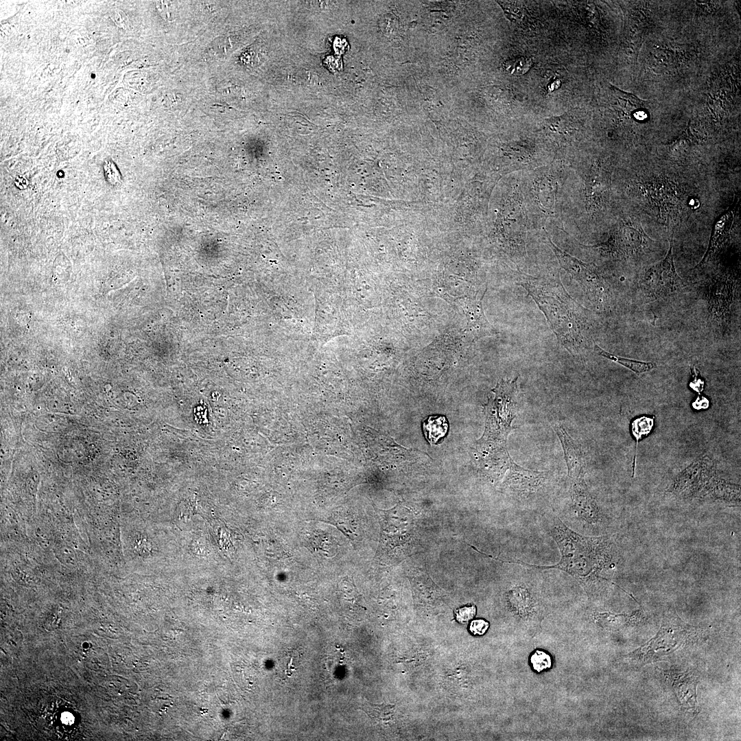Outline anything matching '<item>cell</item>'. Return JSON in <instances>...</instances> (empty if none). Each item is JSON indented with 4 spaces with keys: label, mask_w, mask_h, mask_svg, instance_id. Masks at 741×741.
<instances>
[{
    "label": "cell",
    "mask_w": 741,
    "mask_h": 741,
    "mask_svg": "<svg viewBox=\"0 0 741 741\" xmlns=\"http://www.w3.org/2000/svg\"><path fill=\"white\" fill-rule=\"evenodd\" d=\"M550 532L556 542L561 558L552 565H537L516 561L513 563L537 569H558L574 576L588 592L596 591L601 580L610 581L601 573L611 568L616 552L607 537H587L567 527L558 517H550Z\"/></svg>",
    "instance_id": "6da1fadb"
},
{
    "label": "cell",
    "mask_w": 741,
    "mask_h": 741,
    "mask_svg": "<svg viewBox=\"0 0 741 741\" xmlns=\"http://www.w3.org/2000/svg\"><path fill=\"white\" fill-rule=\"evenodd\" d=\"M517 284L527 290L544 313L560 343L574 356L583 353L587 347L585 314L562 283L558 280L526 276Z\"/></svg>",
    "instance_id": "7a4b0ae2"
},
{
    "label": "cell",
    "mask_w": 741,
    "mask_h": 741,
    "mask_svg": "<svg viewBox=\"0 0 741 741\" xmlns=\"http://www.w3.org/2000/svg\"><path fill=\"white\" fill-rule=\"evenodd\" d=\"M672 245V237L665 259L652 266L639 280V286L644 294L651 299L671 295L683 287V281L677 273L674 264Z\"/></svg>",
    "instance_id": "3957f363"
},
{
    "label": "cell",
    "mask_w": 741,
    "mask_h": 741,
    "mask_svg": "<svg viewBox=\"0 0 741 741\" xmlns=\"http://www.w3.org/2000/svg\"><path fill=\"white\" fill-rule=\"evenodd\" d=\"M547 244L556 255L560 265L575 279L589 299L600 302L607 293L604 281L597 267L587 263L558 248L547 235Z\"/></svg>",
    "instance_id": "277c9868"
},
{
    "label": "cell",
    "mask_w": 741,
    "mask_h": 741,
    "mask_svg": "<svg viewBox=\"0 0 741 741\" xmlns=\"http://www.w3.org/2000/svg\"><path fill=\"white\" fill-rule=\"evenodd\" d=\"M571 497L572 506L580 519L589 525L602 521L601 510L588 491L584 479L572 482Z\"/></svg>",
    "instance_id": "5b68a950"
},
{
    "label": "cell",
    "mask_w": 741,
    "mask_h": 741,
    "mask_svg": "<svg viewBox=\"0 0 741 741\" xmlns=\"http://www.w3.org/2000/svg\"><path fill=\"white\" fill-rule=\"evenodd\" d=\"M554 430L563 449L568 477L572 482L584 479L585 462L580 445L569 436L562 425H555Z\"/></svg>",
    "instance_id": "8992f818"
},
{
    "label": "cell",
    "mask_w": 741,
    "mask_h": 741,
    "mask_svg": "<svg viewBox=\"0 0 741 741\" xmlns=\"http://www.w3.org/2000/svg\"><path fill=\"white\" fill-rule=\"evenodd\" d=\"M547 473L525 469L515 462L509 470L506 485L518 493L532 492L545 481Z\"/></svg>",
    "instance_id": "52a82bcc"
},
{
    "label": "cell",
    "mask_w": 741,
    "mask_h": 741,
    "mask_svg": "<svg viewBox=\"0 0 741 741\" xmlns=\"http://www.w3.org/2000/svg\"><path fill=\"white\" fill-rule=\"evenodd\" d=\"M482 298L466 299L464 303L461 304L467 318V329L472 338L475 339L496 334V331L484 316Z\"/></svg>",
    "instance_id": "ba28073f"
},
{
    "label": "cell",
    "mask_w": 741,
    "mask_h": 741,
    "mask_svg": "<svg viewBox=\"0 0 741 741\" xmlns=\"http://www.w3.org/2000/svg\"><path fill=\"white\" fill-rule=\"evenodd\" d=\"M650 239L644 233L640 226L628 225L621 229L617 237L618 249L623 254L629 255L639 252L646 248Z\"/></svg>",
    "instance_id": "9c48e42d"
},
{
    "label": "cell",
    "mask_w": 741,
    "mask_h": 741,
    "mask_svg": "<svg viewBox=\"0 0 741 741\" xmlns=\"http://www.w3.org/2000/svg\"><path fill=\"white\" fill-rule=\"evenodd\" d=\"M609 87L615 106L624 115H630L633 113L634 115L637 112L646 110L648 101L620 90L613 84H610Z\"/></svg>",
    "instance_id": "30bf717a"
},
{
    "label": "cell",
    "mask_w": 741,
    "mask_h": 741,
    "mask_svg": "<svg viewBox=\"0 0 741 741\" xmlns=\"http://www.w3.org/2000/svg\"><path fill=\"white\" fill-rule=\"evenodd\" d=\"M422 426L426 439L432 445L438 444L446 436L449 428L447 419L443 415L428 416Z\"/></svg>",
    "instance_id": "8fae6325"
},
{
    "label": "cell",
    "mask_w": 741,
    "mask_h": 741,
    "mask_svg": "<svg viewBox=\"0 0 741 741\" xmlns=\"http://www.w3.org/2000/svg\"><path fill=\"white\" fill-rule=\"evenodd\" d=\"M543 129L549 134L567 139L574 134V121L567 114L552 117L544 120Z\"/></svg>",
    "instance_id": "7c38bea8"
},
{
    "label": "cell",
    "mask_w": 741,
    "mask_h": 741,
    "mask_svg": "<svg viewBox=\"0 0 741 741\" xmlns=\"http://www.w3.org/2000/svg\"><path fill=\"white\" fill-rule=\"evenodd\" d=\"M593 350L598 355L615 362H617L637 374L644 373L650 371L655 368L656 366V364L653 362L638 361L611 354L604 351L603 349H602L597 344H594Z\"/></svg>",
    "instance_id": "4fadbf2b"
},
{
    "label": "cell",
    "mask_w": 741,
    "mask_h": 741,
    "mask_svg": "<svg viewBox=\"0 0 741 741\" xmlns=\"http://www.w3.org/2000/svg\"><path fill=\"white\" fill-rule=\"evenodd\" d=\"M392 707L390 705L368 704L365 706L364 710L373 720L383 724L388 722L390 720Z\"/></svg>",
    "instance_id": "5bb4252c"
},
{
    "label": "cell",
    "mask_w": 741,
    "mask_h": 741,
    "mask_svg": "<svg viewBox=\"0 0 741 741\" xmlns=\"http://www.w3.org/2000/svg\"><path fill=\"white\" fill-rule=\"evenodd\" d=\"M502 7L506 16L511 21L519 23L524 20L526 10L523 5L515 1H497Z\"/></svg>",
    "instance_id": "9a60e30c"
},
{
    "label": "cell",
    "mask_w": 741,
    "mask_h": 741,
    "mask_svg": "<svg viewBox=\"0 0 741 741\" xmlns=\"http://www.w3.org/2000/svg\"><path fill=\"white\" fill-rule=\"evenodd\" d=\"M654 416H642L633 419L631 423V430L633 436L635 437L637 444V441L642 438L643 436L648 434L652 429L654 425Z\"/></svg>",
    "instance_id": "2e32d148"
},
{
    "label": "cell",
    "mask_w": 741,
    "mask_h": 741,
    "mask_svg": "<svg viewBox=\"0 0 741 741\" xmlns=\"http://www.w3.org/2000/svg\"><path fill=\"white\" fill-rule=\"evenodd\" d=\"M530 661L533 669L538 672L550 668L552 664L551 656L541 650L534 651L531 655Z\"/></svg>",
    "instance_id": "e0dca14e"
},
{
    "label": "cell",
    "mask_w": 741,
    "mask_h": 741,
    "mask_svg": "<svg viewBox=\"0 0 741 741\" xmlns=\"http://www.w3.org/2000/svg\"><path fill=\"white\" fill-rule=\"evenodd\" d=\"M531 64L530 58L521 56L508 62L506 69L511 74L519 75L526 73L529 70Z\"/></svg>",
    "instance_id": "ac0fdd59"
},
{
    "label": "cell",
    "mask_w": 741,
    "mask_h": 741,
    "mask_svg": "<svg viewBox=\"0 0 741 741\" xmlns=\"http://www.w3.org/2000/svg\"><path fill=\"white\" fill-rule=\"evenodd\" d=\"M476 613L474 605L464 606L456 611V618L460 623H466L471 620Z\"/></svg>",
    "instance_id": "d6986e66"
},
{
    "label": "cell",
    "mask_w": 741,
    "mask_h": 741,
    "mask_svg": "<svg viewBox=\"0 0 741 741\" xmlns=\"http://www.w3.org/2000/svg\"><path fill=\"white\" fill-rule=\"evenodd\" d=\"M489 624L484 620L478 619L471 621L469 625V631L473 635H482L488 630Z\"/></svg>",
    "instance_id": "ffe728a7"
},
{
    "label": "cell",
    "mask_w": 741,
    "mask_h": 741,
    "mask_svg": "<svg viewBox=\"0 0 741 741\" xmlns=\"http://www.w3.org/2000/svg\"><path fill=\"white\" fill-rule=\"evenodd\" d=\"M561 81L559 80H554L548 84V89L549 91H553L560 86Z\"/></svg>",
    "instance_id": "44dd1931"
}]
</instances>
